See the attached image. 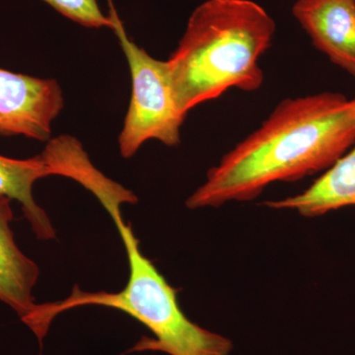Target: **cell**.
<instances>
[{
    "instance_id": "6da1fadb",
    "label": "cell",
    "mask_w": 355,
    "mask_h": 355,
    "mask_svg": "<svg viewBox=\"0 0 355 355\" xmlns=\"http://www.w3.org/2000/svg\"><path fill=\"white\" fill-rule=\"evenodd\" d=\"M355 144V98L323 92L284 100L207 172L190 209L249 202L277 182L326 171Z\"/></svg>"
},
{
    "instance_id": "7a4b0ae2",
    "label": "cell",
    "mask_w": 355,
    "mask_h": 355,
    "mask_svg": "<svg viewBox=\"0 0 355 355\" xmlns=\"http://www.w3.org/2000/svg\"><path fill=\"white\" fill-rule=\"evenodd\" d=\"M275 29L272 16L253 0H207L198 6L166 60L180 110L187 114L228 89H260L259 60Z\"/></svg>"
},
{
    "instance_id": "3957f363",
    "label": "cell",
    "mask_w": 355,
    "mask_h": 355,
    "mask_svg": "<svg viewBox=\"0 0 355 355\" xmlns=\"http://www.w3.org/2000/svg\"><path fill=\"white\" fill-rule=\"evenodd\" d=\"M113 219L127 252L130 275L120 292L83 291L76 286L69 297L38 304L30 320V330L43 343L51 322L65 311L83 306H102L125 313L146 326L154 338H144L130 352H161L169 355H229L233 343L225 336L203 329L184 314L177 291L168 284L153 261L142 254L132 226L123 220L121 205L137 202L130 190L99 200Z\"/></svg>"
},
{
    "instance_id": "277c9868",
    "label": "cell",
    "mask_w": 355,
    "mask_h": 355,
    "mask_svg": "<svg viewBox=\"0 0 355 355\" xmlns=\"http://www.w3.org/2000/svg\"><path fill=\"white\" fill-rule=\"evenodd\" d=\"M110 16L132 74V99L119 137L121 155L132 158L150 139L178 146L187 114L178 106L167 62L151 57L128 38L112 3Z\"/></svg>"
},
{
    "instance_id": "5b68a950",
    "label": "cell",
    "mask_w": 355,
    "mask_h": 355,
    "mask_svg": "<svg viewBox=\"0 0 355 355\" xmlns=\"http://www.w3.org/2000/svg\"><path fill=\"white\" fill-rule=\"evenodd\" d=\"M57 80L0 69V135L49 141L51 123L64 108Z\"/></svg>"
},
{
    "instance_id": "8992f818",
    "label": "cell",
    "mask_w": 355,
    "mask_h": 355,
    "mask_svg": "<svg viewBox=\"0 0 355 355\" xmlns=\"http://www.w3.org/2000/svg\"><path fill=\"white\" fill-rule=\"evenodd\" d=\"M292 13L315 48L355 78L354 0H296Z\"/></svg>"
},
{
    "instance_id": "52a82bcc",
    "label": "cell",
    "mask_w": 355,
    "mask_h": 355,
    "mask_svg": "<svg viewBox=\"0 0 355 355\" xmlns=\"http://www.w3.org/2000/svg\"><path fill=\"white\" fill-rule=\"evenodd\" d=\"M11 200L0 196V302L9 306L27 326L38 306L32 292L40 268L16 244L10 227Z\"/></svg>"
},
{
    "instance_id": "ba28073f",
    "label": "cell",
    "mask_w": 355,
    "mask_h": 355,
    "mask_svg": "<svg viewBox=\"0 0 355 355\" xmlns=\"http://www.w3.org/2000/svg\"><path fill=\"white\" fill-rule=\"evenodd\" d=\"M263 205L268 209L294 210L310 218L355 207V144L302 193Z\"/></svg>"
},
{
    "instance_id": "9c48e42d",
    "label": "cell",
    "mask_w": 355,
    "mask_h": 355,
    "mask_svg": "<svg viewBox=\"0 0 355 355\" xmlns=\"http://www.w3.org/2000/svg\"><path fill=\"white\" fill-rule=\"evenodd\" d=\"M51 175V165L42 153L27 159L0 155V196L20 203L33 232L40 240L55 239L57 236L48 214L37 205L33 196L35 183Z\"/></svg>"
},
{
    "instance_id": "30bf717a",
    "label": "cell",
    "mask_w": 355,
    "mask_h": 355,
    "mask_svg": "<svg viewBox=\"0 0 355 355\" xmlns=\"http://www.w3.org/2000/svg\"><path fill=\"white\" fill-rule=\"evenodd\" d=\"M60 14L87 28L114 29L111 16L103 14L97 0H44Z\"/></svg>"
},
{
    "instance_id": "8fae6325",
    "label": "cell",
    "mask_w": 355,
    "mask_h": 355,
    "mask_svg": "<svg viewBox=\"0 0 355 355\" xmlns=\"http://www.w3.org/2000/svg\"><path fill=\"white\" fill-rule=\"evenodd\" d=\"M354 1H355V0H354Z\"/></svg>"
}]
</instances>
